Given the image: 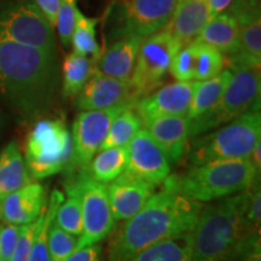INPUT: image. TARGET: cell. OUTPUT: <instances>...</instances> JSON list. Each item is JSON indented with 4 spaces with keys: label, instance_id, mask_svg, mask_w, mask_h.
<instances>
[{
    "label": "cell",
    "instance_id": "cell-1",
    "mask_svg": "<svg viewBox=\"0 0 261 261\" xmlns=\"http://www.w3.org/2000/svg\"><path fill=\"white\" fill-rule=\"evenodd\" d=\"M60 86L57 55L0 38V99L22 119L54 106Z\"/></svg>",
    "mask_w": 261,
    "mask_h": 261
},
{
    "label": "cell",
    "instance_id": "cell-2",
    "mask_svg": "<svg viewBox=\"0 0 261 261\" xmlns=\"http://www.w3.org/2000/svg\"><path fill=\"white\" fill-rule=\"evenodd\" d=\"M203 204L162 184L113 237L108 261H125L166 238L192 231Z\"/></svg>",
    "mask_w": 261,
    "mask_h": 261
},
{
    "label": "cell",
    "instance_id": "cell-3",
    "mask_svg": "<svg viewBox=\"0 0 261 261\" xmlns=\"http://www.w3.org/2000/svg\"><path fill=\"white\" fill-rule=\"evenodd\" d=\"M246 190L202 208L192 228L190 261H238L260 247L244 218Z\"/></svg>",
    "mask_w": 261,
    "mask_h": 261
},
{
    "label": "cell",
    "instance_id": "cell-4",
    "mask_svg": "<svg viewBox=\"0 0 261 261\" xmlns=\"http://www.w3.org/2000/svg\"><path fill=\"white\" fill-rule=\"evenodd\" d=\"M260 174L250 159L219 160L168 175L162 184L198 202H210L249 189Z\"/></svg>",
    "mask_w": 261,
    "mask_h": 261
},
{
    "label": "cell",
    "instance_id": "cell-5",
    "mask_svg": "<svg viewBox=\"0 0 261 261\" xmlns=\"http://www.w3.org/2000/svg\"><path fill=\"white\" fill-rule=\"evenodd\" d=\"M261 139L260 110H252L213 132L192 138L188 160L192 166L219 160L249 159Z\"/></svg>",
    "mask_w": 261,
    "mask_h": 261
},
{
    "label": "cell",
    "instance_id": "cell-6",
    "mask_svg": "<svg viewBox=\"0 0 261 261\" xmlns=\"http://www.w3.org/2000/svg\"><path fill=\"white\" fill-rule=\"evenodd\" d=\"M231 77L217 104L203 115L190 121V138L227 123L252 110H260V68L231 65Z\"/></svg>",
    "mask_w": 261,
    "mask_h": 261
},
{
    "label": "cell",
    "instance_id": "cell-7",
    "mask_svg": "<svg viewBox=\"0 0 261 261\" xmlns=\"http://www.w3.org/2000/svg\"><path fill=\"white\" fill-rule=\"evenodd\" d=\"M25 166L33 179L47 178L74 165L73 139L63 119H41L25 143Z\"/></svg>",
    "mask_w": 261,
    "mask_h": 261
},
{
    "label": "cell",
    "instance_id": "cell-8",
    "mask_svg": "<svg viewBox=\"0 0 261 261\" xmlns=\"http://www.w3.org/2000/svg\"><path fill=\"white\" fill-rule=\"evenodd\" d=\"M181 46V42L166 29L143 39L129 77L132 96L136 100L159 89L168 73L172 58Z\"/></svg>",
    "mask_w": 261,
    "mask_h": 261
},
{
    "label": "cell",
    "instance_id": "cell-9",
    "mask_svg": "<svg viewBox=\"0 0 261 261\" xmlns=\"http://www.w3.org/2000/svg\"><path fill=\"white\" fill-rule=\"evenodd\" d=\"M0 38L57 55L54 25L28 0L10 3L0 10Z\"/></svg>",
    "mask_w": 261,
    "mask_h": 261
},
{
    "label": "cell",
    "instance_id": "cell-10",
    "mask_svg": "<svg viewBox=\"0 0 261 261\" xmlns=\"http://www.w3.org/2000/svg\"><path fill=\"white\" fill-rule=\"evenodd\" d=\"M177 0H117L110 16L113 38L145 39L165 29Z\"/></svg>",
    "mask_w": 261,
    "mask_h": 261
},
{
    "label": "cell",
    "instance_id": "cell-11",
    "mask_svg": "<svg viewBox=\"0 0 261 261\" xmlns=\"http://www.w3.org/2000/svg\"><path fill=\"white\" fill-rule=\"evenodd\" d=\"M71 184L79 191L83 207V232L77 238L76 250L107 238L116 221L110 208L107 184L94 180L89 171H84Z\"/></svg>",
    "mask_w": 261,
    "mask_h": 261
},
{
    "label": "cell",
    "instance_id": "cell-12",
    "mask_svg": "<svg viewBox=\"0 0 261 261\" xmlns=\"http://www.w3.org/2000/svg\"><path fill=\"white\" fill-rule=\"evenodd\" d=\"M135 100L102 110H83L73 123L74 165L89 166L91 160L99 151L113 120L127 108L135 106Z\"/></svg>",
    "mask_w": 261,
    "mask_h": 261
},
{
    "label": "cell",
    "instance_id": "cell-13",
    "mask_svg": "<svg viewBox=\"0 0 261 261\" xmlns=\"http://www.w3.org/2000/svg\"><path fill=\"white\" fill-rule=\"evenodd\" d=\"M127 150L126 172L151 182L155 187L162 184L169 175V161L145 129L142 128L133 137Z\"/></svg>",
    "mask_w": 261,
    "mask_h": 261
},
{
    "label": "cell",
    "instance_id": "cell-14",
    "mask_svg": "<svg viewBox=\"0 0 261 261\" xmlns=\"http://www.w3.org/2000/svg\"><path fill=\"white\" fill-rule=\"evenodd\" d=\"M197 81H175L160 87L135 103V110L145 123L156 117L185 115Z\"/></svg>",
    "mask_w": 261,
    "mask_h": 261
},
{
    "label": "cell",
    "instance_id": "cell-15",
    "mask_svg": "<svg viewBox=\"0 0 261 261\" xmlns=\"http://www.w3.org/2000/svg\"><path fill=\"white\" fill-rule=\"evenodd\" d=\"M108 197L115 221L127 220L144 205L155 192V185L128 172L107 184Z\"/></svg>",
    "mask_w": 261,
    "mask_h": 261
},
{
    "label": "cell",
    "instance_id": "cell-16",
    "mask_svg": "<svg viewBox=\"0 0 261 261\" xmlns=\"http://www.w3.org/2000/svg\"><path fill=\"white\" fill-rule=\"evenodd\" d=\"M128 100L137 102L132 96L129 81L114 79L96 69L76 96V107L81 112L102 110Z\"/></svg>",
    "mask_w": 261,
    "mask_h": 261
},
{
    "label": "cell",
    "instance_id": "cell-17",
    "mask_svg": "<svg viewBox=\"0 0 261 261\" xmlns=\"http://www.w3.org/2000/svg\"><path fill=\"white\" fill-rule=\"evenodd\" d=\"M45 205V188L39 182L32 181L0 201V219L15 225L33 223L38 219Z\"/></svg>",
    "mask_w": 261,
    "mask_h": 261
},
{
    "label": "cell",
    "instance_id": "cell-18",
    "mask_svg": "<svg viewBox=\"0 0 261 261\" xmlns=\"http://www.w3.org/2000/svg\"><path fill=\"white\" fill-rule=\"evenodd\" d=\"M143 125L169 162H178L184 156L190 138V121L187 116H161Z\"/></svg>",
    "mask_w": 261,
    "mask_h": 261
},
{
    "label": "cell",
    "instance_id": "cell-19",
    "mask_svg": "<svg viewBox=\"0 0 261 261\" xmlns=\"http://www.w3.org/2000/svg\"><path fill=\"white\" fill-rule=\"evenodd\" d=\"M142 40L138 37L115 39V41L100 52L96 61V69L114 79L129 81Z\"/></svg>",
    "mask_w": 261,
    "mask_h": 261
},
{
    "label": "cell",
    "instance_id": "cell-20",
    "mask_svg": "<svg viewBox=\"0 0 261 261\" xmlns=\"http://www.w3.org/2000/svg\"><path fill=\"white\" fill-rule=\"evenodd\" d=\"M210 19V10L203 0H177L165 29L185 45L195 40Z\"/></svg>",
    "mask_w": 261,
    "mask_h": 261
},
{
    "label": "cell",
    "instance_id": "cell-21",
    "mask_svg": "<svg viewBox=\"0 0 261 261\" xmlns=\"http://www.w3.org/2000/svg\"><path fill=\"white\" fill-rule=\"evenodd\" d=\"M195 40L217 48L223 55L231 56L240 48V27L237 19L230 12H221L204 24Z\"/></svg>",
    "mask_w": 261,
    "mask_h": 261
},
{
    "label": "cell",
    "instance_id": "cell-22",
    "mask_svg": "<svg viewBox=\"0 0 261 261\" xmlns=\"http://www.w3.org/2000/svg\"><path fill=\"white\" fill-rule=\"evenodd\" d=\"M32 181L21 149L16 142H10L0 151V201Z\"/></svg>",
    "mask_w": 261,
    "mask_h": 261
},
{
    "label": "cell",
    "instance_id": "cell-23",
    "mask_svg": "<svg viewBox=\"0 0 261 261\" xmlns=\"http://www.w3.org/2000/svg\"><path fill=\"white\" fill-rule=\"evenodd\" d=\"M240 27V48L228 56L231 65L261 64V12L237 19Z\"/></svg>",
    "mask_w": 261,
    "mask_h": 261
},
{
    "label": "cell",
    "instance_id": "cell-24",
    "mask_svg": "<svg viewBox=\"0 0 261 261\" xmlns=\"http://www.w3.org/2000/svg\"><path fill=\"white\" fill-rule=\"evenodd\" d=\"M191 242L190 231L151 244L125 261H190Z\"/></svg>",
    "mask_w": 261,
    "mask_h": 261
},
{
    "label": "cell",
    "instance_id": "cell-25",
    "mask_svg": "<svg viewBox=\"0 0 261 261\" xmlns=\"http://www.w3.org/2000/svg\"><path fill=\"white\" fill-rule=\"evenodd\" d=\"M230 77L231 70L226 69L218 74L217 76L196 83L190 106L185 114L189 121L202 116L217 104Z\"/></svg>",
    "mask_w": 261,
    "mask_h": 261
},
{
    "label": "cell",
    "instance_id": "cell-26",
    "mask_svg": "<svg viewBox=\"0 0 261 261\" xmlns=\"http://www.w3.org/2000/svg\"><path fill=\"white\" fill-rule=\"evenodd\" d=\"M127 158V146L99 150L89 163L90 175L94 180L108 184L125 172Z\"/></svg>",
    "mask_w": 261,
    "mask_h": 261
},
{
    "label": "cell",
    "instance_id": "cell-27",
    "mask_svg": "<svg viewBox=\"0 0 261 261\" xmlns=\"http://www.w3.org/2000/svg\"><path fill=\"white\" fill-rule=\"evenodd\" d=\"M96 70V61L71 51L63 63V94L76 97Z\"/></svg>",
    "mask_w": 261,
    "mask_h": 261
},
{
    "label": "cell",
    "instance_id": "cell-28",
    "mask_svg": "<svg viewBox=\"0 0 261 261\" xmlns=\"http://www.w3.org/2000/svg\"><path fill=\"white\" fill-rule=\"evenodd\" d=\"M63 200L64 196L61 191L55 190L51 194L50 201L37 219V231L27 261H51L47 249V232L48 227L56 217L58 207Z\"/></svg>",
    "mask_w": 261,
    "mask_h": 261
},
{
    "label": "cell",
    "instance_id": "cell-29",
    "mask_svg": "<svg viewBox=\"0 0 261 261\" xmlns=\"http://www.w3.org/2000/svg\"><path fill=\"white\" fill-rule=\"evenodd\" d=\"M133 107L127 108L113 120L99 150L127 146L133 137L142 129V120Z\"/></svg>",
    "mask_w": 261,
    "mask_h": 261
},
{
    "label": "cell",
    "instance_id": "cell-30",
    "mask_svg": "<svg viewBox=\"0 0 261 261\" xmlns=\"http://www.w3.org/2000/svg\"><path fill=\"white\" fill-rule=\"evenodd\" d=\"M98 18H91L85 16L83 12L77 9L76 21L71 35L70 44L73 45L74 52L98 60L100 55V47L97 42L96 28Z\"/></svg>",
    "mask_w": 261,
    "mask_h": 261
},
{
    "label": "cell",
    "instance_id": "cell-31",
    "mask_svg": "<svg viewBox=\"0 0 261 261\" xmlns=\"http://www.w3.org/2000/svg\"><path fill=\"white\" fill-rule=\"evenodd\" d=\"M55 223L61 228L79 237L83 232V207L79 191L73 184L67 187V198L60 204Z\"/></svg>",
    "mask_w": 261,
    "mask_h": 261
},
{
    "label": "cell",
    "instance_id": "cell-32",
    "mask_svg": "<svg viewBox=\"0 0 261 261\" xmlns=\"http://www.w3.org/2000/svg\"><path fill=\"white\" fill-rule=\"evenodd\" d=\"M195 47V76L197 81L208 80L224 70V55L210 45L194 40Z\"/></svg>",
    "mask_w": 261,
    "mask_h": 261
},
{
    "label": "cell",
    "instance_id": "cell-33",
    "mask_svg": "<svg viewBox=\"0 0 261 261\" xmlns=\"http://www.w3.org/2000/svg\"><path fill=\"white\" fill-rule=\"evenodd\" d=\"M77 238L52 221L47 232V249L51 261H64L75 250Z\"/></svg>",
    "mask_w": 261,
    "mask_h": 261
},
{
    "label": "cell",
    "instance_id": "cell-34",
    "mask_svg": "<svg viewBox=\"0 0 261 261\" xmlns=\"http://www.w3.org/2000/svg\"><path fill=\"white\" fill-rule=\"evenodd\" d=\"M169 73L177 81L195 80V47L194 41L182 45L169 65Z\"/></svg>",
    "mask_w": 261,
    "mask_h": 261
},
{
    "label": "cell",
    "instance_id": "cell-35",
    "mask_svg": "<svg viewBox=\"0 0 261 261\" xmlns=\"http://www.w3.org/2000/svg\"><path fill=\"white\" fill-rule=\"evenodd\" d=\"M77 0H61L55 22V28L57 29L58 37L62 45L68 47L70 45L71 35L76 21Z\"/></svg>",
    "mask_w": 261,
    "mask_h": 261
},
{
    "label": "cell",
    "instance_id": "cell-36",
    "mask_svg": "<svg viewBox=\"0 0 261 261\" xmlns=\"http://www.w3.org/2000/svg\"><path fill=\"white\" fill-rule=\"evenodd\" d=\"M35 231H37V220L33 223L21 225L17 242H16L14 253L10 261H27L31 253L33 241H34Z\"/></svg>",
    "mask_w": 261,
    "mask_h": 261
},
{
    "label": "cell",
    "instance_id": "cell-37",
    "mask_svg": "<svg viewBox=\"0 0 261 261\" xmlns=\"http://www.w3.org/2000/svg\"><path fill=\"white\" fill-rule=\"evenodd\" d=\"M21 225L0 224V261H10L17 242Z\"/></svg>",
    "mask_w": 261,
    "mask_h": 261
},
{
    "label": "cell",
    "instance_id": "cell-38",
    "mask_svg": "<svg viewBox=\"0 0 261 261\" xmlns=\"http://www.w3.org/2000/svg\"><path fill=\"white\" fill-rule=\"evenodd\" d=\"M260 5L261 0H233L230 8L227 9V12H230L234 18L238 19L261 12Z\"/></svg>",
    "mask_w": 261,
    "mask_h": 261
},
{
    "label": "cell",
    "instance_id": "cell-39",
    "mask_svg": "<svg viewBox=\"0 0 261 261\" xmlns=\"http://www.w3.org/2000/svg\"><path fill=\"white\" fill-rule=\"evenodd\" d=\"M64 261H102V247L98 243L74 250Z\"/></svg>",
    "mask_w": 261,
    "mask_h": 261
},
{
    "label": "cell",
    "instance_id": "cell-40",
    "mask_svg": "<svg viewBox=\"0 0 261 261\" xmlns=\"http://www.w3.org/2000/svg\"><path fill=\"white\" fill-rule=\"evenodd\" d=\"M61 0H34V4L38 6L39 10L45 15L47 21L55 27L56 16L60 6Z\"/></svg>",
    "mask_w": 261,
    "mask_h": 261
},
{
    "label": "cell",
    "instance_id": "cell-41",
    "mask_svg": "<svg viewBox=\"0 0 261 261\" xmlns=\"http://www.w3.org/2000/svg\"><path fill=\"white\" fill-rule=\"evenodd\" d=\"M232 2L233 0H205L208 10H210L211 18L221 14V12L226 11Z\"/></svg>",
    "mask_w": 261,
    "mask_h": 261
},
{
    "label": "cell",
    "instance_id": "cell-42",
    "mask_svg": "<svg viewBox=\"0 0 261 261\" xmlns=\"http://www.w3.org/2000/svg\"><path fill=\"white\" fill-rule=\"evenodd\" d=\"M250 160H252L254 167L256 168V172L260 174L261 171V139L256 143L255 148H254L252 155H250Z\"/></svg>",
    "mask_w": 261,
    "mask_h": 261
},
{
    "label": "cell",
    "instance_id": "cell-43",
    "mask_svg": "<svg viewBox=\"0 0 261 261\" xmlns=\"http://www.w3.org/2000/svg\"><path fill=\"white\" fill-rule=\"evenodd\" d=\"M241 261H261V248L257 247L249 252Z\"/></svg>",
    "mask_w": 261,
    "mask_h": 261
},
{
    "label": "cell",
    "instance_id": "cell-44",
    "mask_svg": "<svg viewBox=\"0 0 261 261\" xmlns=\"http://www.w3.org/2000/svg\"><path fill=\"white\" fill-rule=\"evenodd\" d=\"M4 126H5V117L3 115V113L0 112V135H2Z\"/></svg>",
    "mask_w": 261,
    "mask_h": 261
},
{
    "label": "cell",
    "instance_id": "cell-45",
    "mask_svg": "<svg viewBox=\"0 0 261 261\" xmlns=\"http://www.w3.org/2000/svg\"><path fill=\"white\" fill-rule=\"evenodd\" d=\"M203 2H205V0H203Z\"/></svg>",
    "mask_w": 261,
    "mask_h": 261
}]
</instances>
